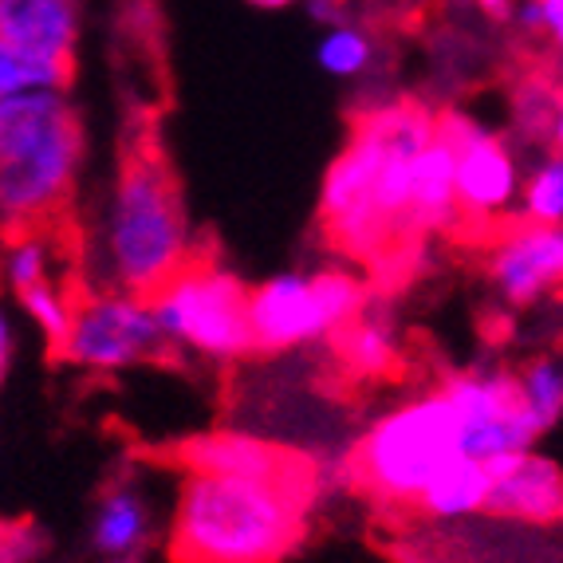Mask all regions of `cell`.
Segmentation results:
<instances>
[{
    "mask_svg": "<svg viewBox=\"0 0 563 563\" xmlns=\"http://www.w3.org/2000/svg\"><path fill=\"white\" fill-rule=\"evenodd\" d=\"M453 406V430H457V453L473 461H493L505 453L532 450L540 430L528 418L517 395V378L508 371H470L442 383Z\"/></svg>",
    "mask_w": 563,
    "mask_h": 563,
    "instance_id": "obj_9",
    "label": "cell"
},
{
    "mask_svg": "<svg viewBox=\"0 0 563 563\" xmlns=\"http://www.w3.org/2000/svg\"><path fill=\"white\" fill-rule=\"evenodd\" d=\"M473 4H477L488 20H497V24H505V20L517 12V0H473Z\"/></svg>",
    "mask_w": 563,
    "mask_h": 563,
    "instance_id": "obj_28",
    "label": "cell"
},
{
    "mask_svg": "<svg viewBox=\"0 0 563 563\" xmlns=\"http://www.w3.org/2000/svg\"><path fill=\"white\" fill-rule=\"evenodd\" d=\"M331 339H335L339 358H343V366H347L351 375L375 378L395 366V355H398L395 331H390V323L371 316L366 308L358 311L351 323H343Z\"/></svg>",
    "mask_w": 563,
    "mask_h": 563,
    "instance_id": "obj_18",
    "label": "cell"
},
{
    "mask_svg": "<svg viewBox=\"0 0 563 563\" xmlns=\"http://www.w3.org/2000/svg\"><path fill=\"white\" fill-rule=\"evenodd\" d=\"M169 351L174 347L154 320L151 300L126 291L76 296L71 323L59 343V355L84 371H126L139 363H158Z\"/></svg>",
    "mask_w": 563,
    "mask_h": 563,
    "instance_id": "obj_7",
    "label": "cell"
},
{
    "mask_svg": "<svg viewBox=\"0 0 563 563\" xmlns=\"http://www.w3.org/2000/svg\"><path fill=\"white\" fill-rule=\"evenodd\" d=\"M366 308V284L343 268L284 273L249 291V335L253 351H296L331 339Z\"/></svg>",
    "mask_w": 563,
    "mask_h": 563,
    "instance_id": "obj_6",
    "label": "cell"
},
{
    "mask_svg": "<svg viewBox=\"0 0 563 563\" xmlns=\"http://www.w3.org/2000/svg\"><path fill=\"white\" fill-rule=\"evenodd\" d=\"M151 311L174 351H198L213 363L253 355L249 288L221 264L189 256L151 296Z\"/></svg>",
    "mask_w": 563,
    "mask_h": 563,
    "instance_id": "obj_5",
    "label": "cell"
},
{
    "mask_svg": "<svg viewBox=\"0 0 563 563\" xmlns=\"http://www.w3.org/2000/svg\"><path fill=\"white\" fill-rule=\"evenodd\" d=\"M485 493H488V470L485 461L473 457H450L442 470L433 473L422 485V493L413 497L410 508H418L426 520L438 525H453V520H470L485 512Z\"/></svg>",
    "mask_w": 563,
    "mask_h": 563,
    "instance_id": "obj_17",
    "label": "cell"
},
{
    "mask_svg": "<svg viewBox=\"0 0 563 563\" xmlns=\"http://www.w3.org/2000/svg\"><path fill=\"white\" fill-rule=\"evenodd\" d=\"M9 363H12V320L9 311H4V303H0V378H4Z\"/></svg>",
    "mask_w": 563,
    "mask_h": 563,
    "instance_id": "obj_27",
    "label": "cell"
},
{
    "mask_svg": "<svg viewBox=\"0 0 563 563\" xmlns=\"http://www.w3.org/2000/svg\"><path fill=\"white\" fill-rule=\"evenodd\" d=\"M178 461L186 473H229V477H276L316 485L303 457L288 453L284 445H273L244 430H213L201 438H189L178 450Z\"/></svg>",
    "mask_w": 563,
    "mask_h": 563,
    "instance_id": "obj_13",
    "label": "cell"
},
{
    "mask_svg": "<svg viewBox=\"0 0 563 563\" xmlns=\"http://www.w3.org/2000/svg\"><path fill=\"white\" fill-rule=\"evenodd\" d=\"M386 154V107L358 114L347 146L331 162L320 194V217L331 244L358 261H375V225H371V194Z\"/></svg>",
    "mask_w": 563,
    "mask_h": 563,
    "instance_id": "obj_8",
    "label": "cell"
},
{
    "mask_svg": "<svg viewBox=\"0 0 563 563\" xmlns=\"http://www.w3.org/2000/svg\"><path fill=\"white\" fill-rule=\"evenodd\" d=\"M151 500L131 481H119L99 497L91 520V548L111 563H139L151 544Z\"/></svg>",
    "mask_w": 563,
    "mask_h": 563,
    "instance_id": "obj_15",
    "label": "cell"
},
{
    "mask_svg": "<svg viewBox=\"0 0 563 563\" xmlns=\"http://www.w3.org/2000/svg\"><path fill=\"white\" fill-rule=\"evenodd\" d=\"M488 276L512 308H532L555 291L563 276V233L555 225L508 229L488 256Z\"/></svg>",
    "mask_w": 563,
    "mask_h": 563,
    "instance_id": "obj_12",
    "label": "cell"
},
{
    "mask_svg": "<svg viewBox=\"0 0 563 563\" xmlns=\"http://www.w3.org/2000/svg\"><path fill=\"white\" fill-rule=\"evenodd\" d=\"M253 4H261V9H284V4H291V0H253Z\"/></svg>",
    "mask_w": 563,
    "mask_h": 563,
    "instance_id": "obj_29",
    "label": "cell"
},
{
    "mask_svg": "<svg viewBox=\"0 0 563 563\" xmlns=\"http://www.w3.org/2000/svg\"><path fill=\"white\" fill-rule=\"evenodd\" d=\"M311 485L186 473L169 520L178 563H280L308 532Z\"/></svg>",
    "mask_w": 563,
    "mask_h": 563,
    "instance_id": "obj_1",
    "label": "cell"
},
{
    "mask_svg": "<svg viewBox=\"0 0 563 563\" xmlns=\"http://www.w3.org/2000/svg\"><path fill=\"white\" fill-rule=\"evenodd\" d=\"M453 151V201L457 221H500L520 189L517 158L497 134H488L465 114L450 111L433 119Z\"/></svg>",
    "mask_w": 563,
    "mask_h": 563,
    "instance_id": "obj_10",
    "label": "cell"
},
{
    "mask_svg": "<svg viewBox=\"0 0 563 563\" xmlns=\"http://www.w3.org/2000/svg\"><path fill=\"white\" fill-rule=\"evenodd\" d=\"M485 470H488V493H485L488 517L512 520V525H532V528H544L560 520L563 477L552 457L520 450L485 461Z\"/></svg>",
    "mask_w": 563,
    "mask_h": 563,
    "instance_id": "obj_11",
    "label": "cell"
},
{
    "mask_svg": "<svg viewBox=\"0 0 563 563\" xmlns=\"http://www.w3.org/2000/svg\"><path fill=\"white\" fill-rule=\"evenodd\" d=\"M84 166V122L64 91L0 99V229L56 225Z\"/></svg>",
    "mask_w": 563,
    "mask_h": 563,
    "instance_id": "obj_3",
    "label": "cell"
},
{
    "mask_svg": "<svg viewBox=\"0 0 563 563\" xmlns=\"http://www.w3.org/2000/svg\"><path fill=\"white\" fill-rule=\"evenodd\" d=\"M525 221L532 225H563V162L560 154H548L540 166L528 174V181L517 189Z\"/></svg>",
    "mask_w": 563,
    "mask_h": 563,
    "instance_id": "obj_21",
    "label": "cell"
},
{
    "mask_svg": "<svg viewBox=\"0 0 563 563\" xmlns=\"http://www.w3.org/2000/svg\"><path fill=\"white\" fill-rule=\"evenodd\" d=\"M320 64L331 76H358L371 64V40L358 29H331V36L320 44Z\"/></svg>",
    "mask_w": 563,
    "mask_h": 563,
    "instance_id": "obj_25",
    "label": "cell"
},
{
    "mask_svg": "<svg viewBox=\"0 0 563 563\" xmlns=\"http://www.w3.org/2000/svg\"><path fill=\"white\" fill-rule=\"evenodd\" d=\"M71 79H76V64H59V59L0 44V99L20 91H67Z\"/></svg>",
    "mask_w": 563,
    "mask_h": 563,
    "instance_id": "obj_19",
    "label": "cell"
},
{
    "mask_svg": "<svg viewBox=\"0 0 563 563\" xmlns=\"http://www.w3.org/2000/svg\"><path fill=\"white\" fill-rule=\"evenodd\" d=\"M16 296H20V308L29 311V320H36L44 339L59 351V343H64V335H67V323H71V303H76V296L59 288L56 280H40V284H32V288H20Z\"/></svg>",
    "mask_w": 563,
    "mask_h": 563,
    "instance_id": "obj_24",
    "label": "cell"
},
{
    "mask_svg": "<svg viewBox=\"0 0 563 563\" xmlns=\"http://www.w3.org/2000/svg\"><path fill=\"white\" fill-rule=\"evenodd\" d=\"M457 221V201H453V151L450 142L433 126L430 142L418 151L410 181V229L413 236L450 229Z\"/></svg>",
    "mask_w": 563,
    "mask_h": 563,
    "instance_id": "obj_16",
    "label": "cell"
},
{
    "mask_svg": "<svg viewBox=\"0 0 563 563\" xmlns=\"http://www.w3.org/2000/svg\"><path fill=\"white\" fill-rule=\"evenodd\" d=\"M517 122L520 131L528 134H544L552 142V151H560V91H555L552 79L532 76L520 84L517 91Z\"/></svg>",
    "mask_w": 563,
    "mask_h": 563,
    "instance_id": "obj_23",
    "label": "cell"
},
{
    "mask_svg": "<svg viewBox=\"0 0 563 563\" xmlns=\"http://www.w3.org/2000/svg\"><path fill=\"white\" fill-rule=\"evenodd\" d=\"M457 457V430L445 390H426L383 413L351 450L347 477L386 508H410L422 485Z\"/></svg>",
    "mask_w": 563,
    "mask_h": 563,
    "instance_id": "obj_4",
    "label": "cell"
},
{
    "mask_svg": "<svg viewBox=\"0 0 563 563\" xmlns=\"http://www.w3.org/2000/svg\"><path fill=\"white\" fill-rule=\"evenodd\" d=\"M0 44L76 64L79 0H0Z\"/></svg>",
    "mask_w": 563,
    "mask_h": 563,
    "instance_id": "obj_14",
    "label": "cell"
},
{
    "mask_svg": "<svg viewBox=\"0 0 563 563\" xmlns=\"http://www.w3.org/2000/svg\"><path fill=\"white\" fill-rule=\"evenodd\" d=\"M512 378H517V395H520V402H525L528 418L536 422V430L548 433L555 422H560V413H563V366H560V358L540 355Z\"/></svg>",
    "mask_w": 563,
    "mask_h": 563,
    "instance_id": "obj_20",
    "label": "cell"
},
{
    "mask_svg": "<svg viewBox=\"0 0 563 563\" xmlns=\"http://www.w3.org/2000/svg\"><path fill=\"white\" fill-rule=\"evenodd\" d=\"M99 244H103V273L111 280V291H126L142 300H151L194 256L174 169L158 142L146 134H134L122 151L119 178L103 209Z\"/></svg>",
    "mask_w": 563,
    "mask_h": 563,
    "instance_id": "obj_2",
    "label": "cell"
},
{
    "mask_svg": "<svg viewBox=\"0 0 563 563\" xmlns=\"http://www.w3.org/2000/svg\"><path fill=\"white\" fill-rule=\"evenodd\" d=\"M536 9H540V16H544L548 40H560L563 36V0H536Z\"/></svg>",
    "mask_w": 563,
    "mask_h": 563,
    "instance_id": "obj_26",
    "label": "cell"
},
{
    "mask_svg": "<svg viewBox=\"0 0 563 563\" xmlns=\"http://www.w3.org/2000/svg\"><path fill=\"white\" fill-rule=\"evenodd\" d=\"M52 261H56V244L47 241L44 229H32V233H16L4 253V280L12 291L32 288L40 280H52Z\"/></svg>",
    "mask_w": 563,
    "mask_h": 563,
    "instance_id": "obj_22",
    "label": "cell"
}]
</instances>
